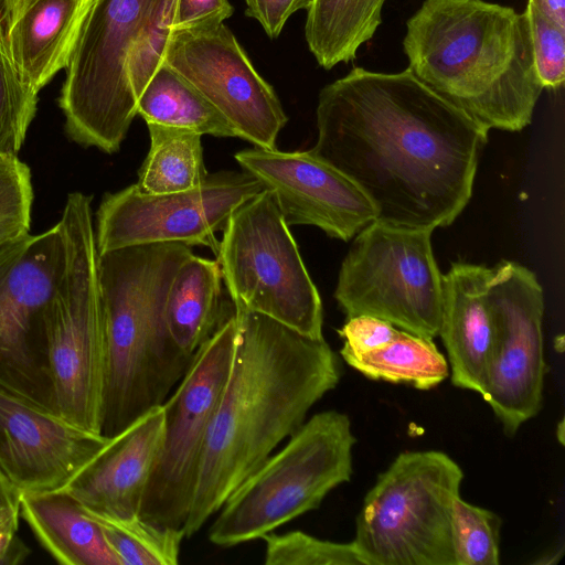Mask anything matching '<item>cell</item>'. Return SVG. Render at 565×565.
Returning a JSON list of instances; mask_svg holds the SVG:
<instances>
[{"label":"cell","mask_w":565,"mask_h":565,"mask_svg":"<svg viewBox=\"0 0 565 565\" xmlns=\"http://www.w3.org/2000/svg\"><path fill=\"white\" fill-rule=\"evenodd\" d=\"M316 115L310 151L365 194L375 221L434 231L469 203L489 130L408 68L353 67L320 90Z\"/></svg>","instance_id":"obj_1"},{"label":"cell","mask_w":565,"mask_h":565,"mask_svg":"<svg viewBox=\"0 0 565 565\" xmlns=\"http://www.w3.org/2000/svg\"><path fill=\"white\" fill-rule=\"evenodd\" d=\"M235 312L233 364L207 429L185 537L196 534L300 428L341 377L339 359L324 339L308 338L260 313Z\"/></svg>","instance_id":"obj_2"},{"label":"cell","mask_w":565,"mask_h":565,"mask_svg":"<svg viewBox=\"0 0 565 565\" xmlns=\"http://www.w3.org/2000/svg\"><path fill=\"white\" fill-rule=\"evenodd\" d=\"M408 70L490 129L520 131L543 86L525 12L483 0H425L406 23Z\"/></svg>","instance_id":"obj_3"},{"label":"cell","mask_w":565,"mask_h":565,"mask_svg":"<svg viewBox=\"0 0 565 565\" xmlns=\"http://www.w3.org/2000/svg\"><path fill=\"white\" fill-rule=\"evenodd\" d=\"M192 248L179 243L129 246L99 254L106 371L102 435L111 438L161 406L193 356L172 339L166 300Z\"/></svg>","instance_id":"obj_4"},{"label":"cell","mask_w":565,"mask_h":565,"mask_svg":"<svg viewBox=\"0 0 565 565\" xmlns=\"http://www.w3.org/2000/svg\"><path fill=\"white\" fill-rule=\"evenodd\" d=\"M57 225L63 271L42 315L51 408L68 423L102 434L106 344L92 198L70 193Z\"/></svg>","instance_id":"obj_5"},{"label":"cell","mask_w":565,"mask_h":565,"mask_svg":"<svg viewBox=\"0 0 565 565\" xmlns=\"http://www.w3.org/2000/svg\"><path fill=\"white\" fill-rule=\"evenodd\" d=\"M175 0H92L65 68L58 106L65 131L85 147L116 152L137 115L128 62L163 25Z\"/></svg>","instance_id":"obj_6"},{"label":"cell","mask_w":565,"mask_h":565,"mask_svg":"<svg viewBox=\"0 0 565 565\" xmlns=\"http://www.w3.org/2000/svg\"><path fill=\"white\" fill-rule=\"evenodd\" d=\"M354 444L345 414L330 409L311 416L226 499L210 526L211 543L232 547L255 541L318 509L351 479Z\"/></svg>","instance_id":"obj_7"},{"label":"cell","mask_w":565,"mask_h":565,"mask_svg":"<svg viewBox=\"0 0 565 565\" xmlns=\"http://www.w3.org/2000/svg\"><path fill=\"white\" fill-rule=\"evenodd\" d=\"M462 478L445 452H401L356 518L352 542L364 565H455L450 518Z\"/></svg>","instance_id":"obj_8"},{"label":"cell","mask_w":565,"mask_h":565,"mask_svg":"<svg viewBox=\"0 0 565 565\" xmlns=\"http://www.w3.org/2000/svg\"><path fill=\"white\" fill-rule=\"evenodd\" d=\"M222 232L216 255L234 307L323 339L320 295L273 193L238 206Z\"/></svg>","instance_id":"obj_9"},{"label":"cell","mask_w":565,"mask_h":565,"mask_svg":"<svg viewBox=\"0 0 565 565\" xmlns=\"http://www.w3.org/2000/svg\"><path fill=\"white\" fill-rule=\"evenodd\" d=\"M430 230L373 221L344 257L334 298L347 318L371 316L399 330L434 339L441 318V273Z\"/></svg>","instance_id":"obj_10"},{"label":"cell","mask_w":565,"mask_h":565,"mask_svg":"<svg viewBox=\"0 0 565 565\" xmlns=\"http://www.w3.org/2000/svg\"><path fill=\"white\" fill-rule=\"evenodd\" d=\"M237 337L234 308L195 352L185 374L162 404L163 440L143 494L141 519L183 530L207 429L231 373Z\"/></svg>","instance_id":"obj_11"},{"label":"cell","mask_w":565,"mask_h":565,"mask_svg":"<svg viewBox=\"0 0 565 565\" xmlns=\"http://www.w3.org/2000/svg\"><path fill=\"white\" fill-rule=\"evenodd\" d=\"M263 190L245 171H220L182 192L147 194L132 184L107 193L96 213L98 254L156 243L203 245L216 254L215 234L238 206Z\"/></svg>","instance_id":"obj_12"},{"label":"cell","mask_w":565,"mask_h":565,"mask_svg":"<svg viewBox=\"0 0 565 565\" xmlns=\"http://www.w3.org/2000/svg\"><path fill=\"white\" fill-rule=\"evenodd\" d=\"M489 300L493 340L481 396L513 436L542 406L544 294L532 270L502 260L493 267Z\"/></svg>","instance_id":"obj_13"},{"label":"cell","mask_w":565,"mask_h":565,"mask_svg":"<svg viewBox=\"0 0 565 565\" xmlns=\"http://www.w3.org/2000/svg\"><path fill=\"white\" fill-rule=\"evenodd\" d=\"M63 265L57 224L0 248V381L50 408L42 315Z\"/></svg>","instance_id":"obj_14"},{"label":"cell","mask_w":565,"mask_h":565,"mask_svg":"<svg viewBox=\"0 0 565 565\" xmlns=\"http://www.w3.org/2000/svg\"><path fill=\"white\" fill-rule=\"evenodd\" d=\"M163 62L227 119L237 138L254 147L276 149L288 118L274 88L224 23L171 30Z\"/></svg>","instance_id":"obj_15"},{"label":"cell","mask_w":565,"mask_h":565,"mask_svg":"<svg viewBox=\"0 0 565 565\" xmlns=\"http://www.w3.org/2000/svg\"><path fill=\"white\" fill-rule=\"evenodd\" d=\"M243 171L273 193L289 225H311L350 241L375 221L365 194L338 169L308 151L253 147L234 154Z\"/></svg>","instance_id":"obj_16"},{"label":"cell","mask_w":565,"mask_h":565,"mask_svg":"<svg viewBox=\"0 0 565 565\" xmlns=\"http://www.w3.org/2000/svg\"><path fill=\"white\" fill-rule=\"evenodd\" d=\"M108 440L0 381V469L19 493L62 489Z\"/></svg>","instance_id":"obj_17"},{"label":"cell","mask_w":565,"mask_h":565,"mask_svg":"<svg viewBox=\"0 0 565 565\" xmlns=\"http://www.w3.org/2000/svg\"><path fill=\"white\" fill-rule=\"evenodd\" d=\"M163 433L164 411L161 405L109 438L62 490L94 514L113 519L140 516Z\"/></svg>","instance_id":"obj_18"},{"label":"cell","mask_w":565,"mask_h":565,"mask_svg":"<svg viewBox=\"0 0 565 565\" xmlns=\"http://www.w3.org/2000/svg\"><path fill=\"white\" fill-rule=\"evenodd\" d=\"M92 0H0V30L22 81L40 92L71 60Z\"/></svg>","instance_id":"obj_19"},{"label":"cell","mask_w":565,"mask_h":565,"mask_svg":"<svg viewBox=\"0 0 565 565\" xmlns=\"http://www.w3.org/2000/svg\"><path fill=\"white\" fill-rule=\"evenodd\" d=\"M493 268L457 262L441 274L438 335L448 355L451 383L481 395L493 340L489 300Z\"/></svg>","instance_id":"obj_20"},{"label":"cell","mask_w":565,"mask_h":565,"mask_svg":"<svg viewBox=\"0 0 565 565\" xmlns=\"http://www.w3.org/2000/svg\"><path fill=\"white\" fill-rule=\"evenodd\" d=\"M22 518L45 551L64 565H121L99 524L66 491H24Z\"/></svg>","instance_id":"obj_21"},{"label":"cell","mask_w":565,"mask_h":565,"mask_svg":"<svg viewBox=\"0 0 565 565\" xmlns=\"http://www.w3.org/2000/svg\"><path fill=\"white\" fill-rule=\"evenodd\" d=\"M217 260L189 256L177 269L167 294L166 320L179 349L189 356L207 341L234 305L222 300Z\"/></svg>","instance_id":"obj_22"},{"label":"cell","mask_w":565,"mask_h":565,"mask_svg":"<svg viewBox=\"0 0 565 565\" xmlns=\"http://www.w3.org/2000/svg\"><path fill=\"white\" fill-rule=\"evenodd\" d=\"M385 0H313L307 10L305 36L318 64L330 70L348 63L373 38Z\"/></svg>","instance_id":"obj_23"},{"label":"cell","mask_w":565,"mask_h":565,"mask_svg":"<svg viewBox=\"0 0 565 565\" xmlns=\"http://www.w3.org/2000/svg\"><path fill=\"white\" fill-rule=\"evenodd\" d=\"M137 114L147 125L181 128L214 137H236L227 119L164 62L141 92Z\"/></svg>","instance_id":"obj_24"},{"label":"cell","mask_w":565,"mask_h":565,"mask_svg":"<svg viewBox=\"0 0 565 565\" xmlns=\"http://www.w3.org/2000/svg\"><path fill=\"white\" fill-rule=\"evenodd\" d=\"M348 365L374 381L430 390L449 376L446 358L433 339L399 330L388 343L362 354L340 352Z\"/></svg>","instance_id":"obj_25"},{"label":"cell","mask_w":565,"mask_h":565,"mask_svg":"<svg viewBox=\"0 0 565 565\" xmlns=\"http://www.w3.org/2000/svg\"><path fill=\"white\" fill-rule=\"evenodd\" d=\"M150 149L136 188L147 194L182 192L201 185L204 166L202 135L186 129L148 124Z\"/></svg>","instance_id":"obj_26"},{"label":"cell","mask_w":565,"mask_h":565,"mask_svg":"<svg viewBox=\"0 0 565 565\" xmlns=\"http://www.w3.org/2000/svg\"><path fill=\"white\" fill-rule=\"evenodd\" d=\"M87 512L99 524L121 565L179 563L182 540L185 537L183 530L162 526L140 516L113 519Z\"/></svg>","instance_id":"obj_27"},{"label":"cell","mask_w":565,"mask_h":565,"mask_svg":"<svg viewBox=\"0 0 565 565\" xmlns=\"http://www.w3.org/2000/svg\"><path fill=\"white\" fill-rule=\"evenodd\" d=\"M500 527L495 513L457 497L450 518L455 565H498Z\"/></svg>","instance_id":"obj_28"},{"label":"cell","mask_w":565,"mask_h":565,"mask_svg":"<svg viewBox=\"0 0 565 565\" xmlns=\"http://www.w3.org/2000/svg\"><path fill=\"white\" fill-rule=\"evenodd\" d=\"M38 94L18 74L0 30V154L21 149L36 114Z\"/></svg>","instance_id":"obj_29"},{"label":"cell","mask_w":565,"mask_h":565,"mask_svg":"<svg viewBox=\"0 0 565 565\" xmlns=\"http://www.w3.org/2000/svg\"><path fill=\"white\" fill-rule=\"evenodd\" d=\"M262 539L266 565H364L353 542H331L302 531L270 532Z\"/></svg>","instance_id":"obj_30"},{"label":"cell","mask_w":565,"mask_h":565,"mask_svg":"<svg viewBox=\"0 0 565 565\" xmlns=\"http://www.w3.org/2000/svg\"><path fill=\"white\" fill-rule=\"evenodd\" d=\"M33 198L28 164L17 154H0V248L29 234Z\"/></svg>","instance_id":"obj_31"},{"label":"cell","mask_w":565,"mask_h":565,"mask_svg":"<svg viewBox=\"0 0 565 565\" xmlns=\"http://www.w3.org/2000/svg\"><path fill=\"white\" fill-rule=\"evenodd\" d=\"M525 14L532 39L534 64L543 88H557L565 78V28L527 0Z\"/></svg>","instance_id":"obj_32"},{"label":"cell","mask_w":565,"mask_h":565,"mask_svg":"<svg viewBox=\"0 0 565 565\" xmlns=\"http://www.w3.org/2000/svg\"><path fill=\"white\" fill-rule=\"evenodd\" d=\"M399 332L392 323L371 316L347 318L338 330L343 340L340 352L362 354L391 342Z\"/></svg>","instance_id":"obj_33"},{"label":"cell","mask_w":565,"mask_h":565,"mask_svg":"<svg viewBox=\"0 0 565 565\" xmlns=\"http://www.w3.org/2000/svg\"><path fill=\"white\" fill-rule=\"evenodd\" d=\"M234 13L228 0H175L171 30H186L223 23Z\"/></svg>","instance_id":"obj_34"},{"label":"cell","mask_w":565,"mask_h":565,"mask_svg":"<svg viewBox=\"0 0 565 565\" xmlns=\"http://www.w3.org/2000/svg\"><path fill=\"white\" fill-rule=\"evenodd\" d=\"M313 0H245V14L255 19L270 39L281 33L287 20L295 12L308 10Z\"/></svg>","instance_id":"obj_35"},{"label":"cell","mask_w":565,"mask_h":565,"mask_svg":"<svg viewBox=\"0 0 565 565\" xmlns=\"http://www.w3.org/2000/svg\"><path fill=\"white\" fill-rule=\"evenodd\" d=\"M19 495L18 490L9 482L0 469V514L9 510L19 509Z\"/></svg>","instance_id":"obj_36"},{"label":"cell","mask_w":565,"mask_h":565,"mask_svg":"<svg viewBox=\"0 0 565 565\" xmlns=\"http://www.w3.org/2000/svg\"><path fill=\"white\" fill-rule=\"evenodd\" d=\"M540 10L565 28V0H532Z\"/></svg>","instance_id":"obj_37"}]
</instances>
